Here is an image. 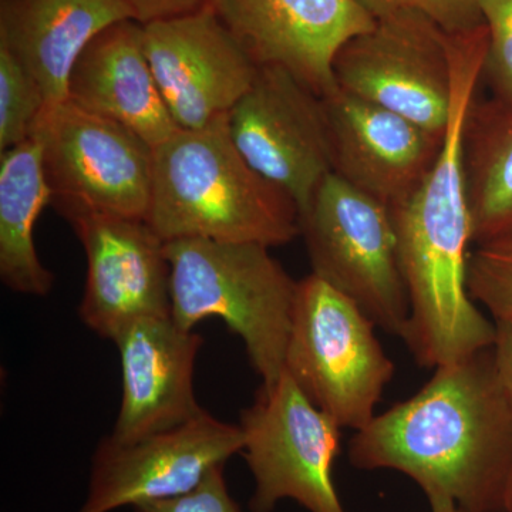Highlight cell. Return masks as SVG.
Returning a JSON list of instances; mask_svg holds the SVG:
<instances>
[{
	"label": "cell",
	"instance_id": "obj_1",
	"mask_svg": "<svg viewBox=\"0 0 512 512\" xmlns=\"http://www.w3.org/2000/svg\"><path fill=\"white\" fill-rule=\"evenodd\" d=\"M359 470L399 471L427 500L463 512H508L512 495V404L493 348L434 369L423 387L355 431Z\"/></svg>",
	"mask_w": 512,
	"mask_h": 512
},
{
	"label": "cell",
	"instance_id": "obj_2",
	"mask_svg": "<svg viewBox=\"0 0 512 512\" xmlns=\"http://www.w3.org/2000/svg\"><path fill=\"white\" fill-rule=\"evenodd\" d=\"M485 45L467 39L451 47L453 109L436 163L393 220L409 322L402 338L417 365L437 367L493 348L495 322L468 292L473 220L464 167V130L483 79Z\"/></svg>",
	"mask_w": 512,
	"mask_h": 512
},
{
	"label": "cell",
	"instance_id": "obj_3",
	"mask_svg": "<svg viewBox=\"0 0 512 512\" xmlns=\"http://www.w3.org/2000/svg\"><path fill=\"white\" fill-rule=\"evenodd\" d=\"M146 221L163 241L202 238L278 247L301 235L295 202L241 156L228 114L154 148Z\"/></svg>",
	"mask_w": 512,
	"mask_h": 512
},
{
	"label": "cell",
	"instance_id": "obj_4",
	"mask_svg": "<svg viewBox=\"0 0 512 512\" xmlns=\"http://www.w3.org/2000/svg\"><path fill=\"white\" fill-rule=\"evenodd\" d=\"M171 268V318L194 330L221 318L244 342L251 366L272 384L285 373L298 281L255 242L185 238L165 242Z\"/></svg>",
	"mask_w": 512,
	"mask_h": 512
},
{
	"label": "cell",
	"instance_id": "obj_5",
	"mask_svg": "<svg viewBox=\"0 0 512 512\" xmlns=\"http://www.w3.org/2000/svg\"><path fill=\"white\" fill-rule=\"evenodd\" d=\"M375 328L352 299L319 276L298 281L285 372L342 429H365L394 376Z\"/></svg>",
	"mask_w": 512,
	"mask_h": 512
},
{
	"label": "cell",
	"instance_id": "obj_6",
	"mask_svg": "<svg viewBox=\"0 0 512 512\" xmlns=\"http://www.w3.org/2000/svg\"><path fill=\"white\" fill-rule=\"evenodd\" d=\"M299 228L312 274L402 339L410 306L392 210L330 173L299 214Z\"/></svg>",
	"mask_w": 512,
	"mask_h": 512
},
{
	"label": "cell",
	"instance_id": "obj_7",
	"mask_svg": "<svg viewBox=\"0 0 512 512\" xmlns=\"http://www.w3.org/2000/svg\"><path fill=\"white\" fill-rule=\"evenodd\" d=\"M33 136L42 144L52 202L67 220L77 215L146 220L154 148L133 130L66 100L45 110Z\"/></svg>",
	"mask_w": 512,
	"mask_h": 512
},
{
	"label": "cell",
	"instance_id": "obj_8",
	"mask_svg": "<svg viewBox=\"0 0 512 512\" xmlns=\"http://www.w3.org/2000/svg\"><path fill=\"white\" fill-rule=\"evenodd\" d=\"M241 454L254 477L252 512H272L293 500L309 512H346L333 483L342 427L284 373L262 384L241 412Z\"/></svg>",
	"mask_w": 512,
	"mask_h": 512
},
{
	"label": "cell",
	"instance_id": "obj_9",
	"mask_svg": "<svg viewBox=\"0 0 512 512\" xmlns=\"http://www.w3.org/2000/svg\"><path fill=\"white\" fill-rule=\"evenodd\" d=\"M336 86L443 136L453 109L450 35L416 13L376 19L340 49Z\"/></svg>",
	"mask_w": 512,
	"mask_h": 512
},
{
	"label": "cell",
	"instance_id": "obj_10",
	"mask_svg": "<svg viewBox=\"0 0 512 512\" xmlns=\"http://www.w3.org/2000/svg\"><path fill=\"white\" fill-rule=\"evenodd\" d=\"M229 134L252 168L285 192L299 214L332 173L322 97L279 66H259L228 114Z\"/></svg>",
	"mask_w": 512,
	"mask_h": 512
},
{
	"label": "cell",
	"instance_id": "obj_11",
	"mask_svg": "<svg viewBox=\"0 0 512 512\" xmlns=\"http://www.w3.org/2000/svg\"><path fill=\"white\" fill-rule=\"evenodd\" d=\"M241 427L202 412L133 441H100L79 512H113L190 493L205 476L241 453Z\"/></svg>",
	"mask_w": 512,
	"mask_h": 512
},
{
	"label": "cell",
	"instance_id": "obj_12",
	"mask_svg": "<svg viewBox=\"0 0 512 512\" xmlns=\"http://www.w3.org/2000/svg\"><path fill=\"white\" fill-rule=\"evenodd\" d=\"M143 29L154 79L180 130L227 116L258 74V64L208 3Z\"/></svg>",
	"mask_w": 512,
	"mask_h": 512
},
{
	"label": "cell",
	"instance_id": "obj_13",
	"mask_svg": "<svg viewBox=\"0 0 512 512\" xmlns=\"http://www.w3.org/2000/svg\"><path fill=\"white\" fill-rule=\"evenodd\" d=\"M258 66H279L318 94L336 89L343 46L376 19L357 0H208Z\"/></svg>",
	"mask_w": 512,
	"mask_h": 512
},
{
	"label": "cell",
	"instance_id": "obj_14",
	"mask_svg": "<svg viewBox=\"0 0 512 512\" xmlns=\"http://www.w3.org/2000/svg\"><path fill=\"white\" fill-rule=\"evenodd\" d=\"M87 258L80 319L114 340L131 323L171 315V268L165 241L140 218H70Z\"/></svg>",
	"mask_w": 512,
	"mask_h": 512
},
{
	"label": "cell",
	"instance_id": "obj_15",
	"mask_svg": "<svg viewBox=\"0 0 512 512\" xmlns=\"http://www.w3.org/2000/svg\"><path fill=\"white\" fill-rule=\"evenodd\" d=\"M332 173L393 210L436 163L443 136L348 92L322 97Z\"/></svg>",
	"mask_w": 512,
	"mask_h": 512
},
{
	"label": "cell",
	"instance_id": "obj_16",
	"mask_svg": "<svg viewBox=\"0 0 512 512\" xmlns=\"http://www.w3.org/2000/svg\"><path fill=\"white\" fill-rule=\"evenodd\" d=\"M119 349L123 394L111 439L133 441L180 426L204 409L194 394L202 342L171 315L144 318L113 340Z\"/></svg>",
	"mask_w": 512,
	"mask_h": 512
},
{
	"label": "cell",
	"instance_id": "obj_17",
	"mask_svg": "<svg viewBox=\"0 0 512 512\" xmlns=\"http://www.w3.org/2000/svg\"><path fill=\"white\" fill-rule=\"evenodd\" d=\"M67 100L123 124L153 148L180 130L148 62L143 25L134 19L114 23L87 45L70 73Z\"/></svg>",
	"mask_w": 512,
	"mask_h": 512
},
{
	"label": "cell",
	"instance_id": "obj_18",
	"mask_svg": "<svg viewBox=\"0 0 512 512\" xmlns=\"http://www.w3.org/2000/svg\"><path fill=\"white\" fill-rule=\"evenodd\" d=\"M134 19L123 0H0V46L36 80L47 109L67 100L74 64L104 29Z\"/></svg>",
	"mask_w": 512,
	"mask_h": 512
},
{
	"label": "cell",
	"instance_id": "obj_19",
	"mask_svg": "<svg viewBox=\"0 0 512 512\" xmlns=\"http://www.w3.org/2000/svg\"><path fill=\"white\" fill-rule=\"evenodd\" d=\"M52 200L39 138L0 154V278L12 291L46 296L55 285L33 241L37 218Z\"/></svg>",
	"mask_w": 512,
	"mask_h": 512
},
{
	"label": "cell",
	"instance_id": "obj_20",
	"mask_svg": "<svg viewBox=\"0 0 512 512\" xmlns=\"http://www.w3.org/2000/svg\"><path fill=\"white\" fill-rule=\"evenodd\" d=\"M474 244L512 235V107L474 101L464 130Z\"/></svg>",
	"mask_w": 512,
	"mask_h": 512
},
{
	"label": "cell",
	"instance_id": "obj_21",
	"mask_svg": "<svg viewBox=\"0 0 512 512\" xmlns=\"http://www.w3.org/2000/svg\"><path fill=\"white\" fill-rule=\"evenodd\" d=\"M46 109L39 84L5 46H0V151L29 140Z\"/></svg>",
	"mask_w": 512,
	"mask_h": 512
},
{
	"label": "cell",
	"instance_id": "obj_22",
	"mask_svg": "<svg viewBox=\"0 0 512 512\" xmlns=\"http://www.w3.org/2000/svg\"><path fill=\"white\" fill-rule=\"evenodd\" d=\"M467 285L494 322L512 320V235L477 245L468 259Z\"/></svg>",
	"mask_w": 512,
	"mask_h": 512
},
{
	"label": "cell",
	"instance_id": "obj_23",
	"mask_svg": "<svg viewBox=\"0 0 512 512\" xmlns=\"http://www.w3.org/2000/svg\"><path fill=\"white\" fill-rule=\"evenodd\" d=\"M477 2L488 37L483 79L494 100L512 107V0Z\"/></svg>",
	"mask_w": 512,
	"mask_h": 512
},
{
	"label": "cell",
	"instance_id": "obj_24",
	"mask_svg": "<svg viewBox=\"0 0 512 512\" xmlns=\"http://www.w3.org/2000/svg\"><path fill=\"white\" fill-rule=\"evenodd\" d=\"M375 19L416 13L450 36L467 35L483 28L477 0H357Z\"/></svg>",
	"mask_w": 512,
	"mask_h": 512
},
{
	"label": "cell",
	"instance_id": "obj_25",
	"mask_svg": "<svg viewBox=\"0 0 512 512\" xmlns=\"http://www.w3.org/2000/svg\"><path fill=\"white\" fill-rule=\"evenodd\" d=\"M224 467L212 468L194 490L180 497L151 501L133 507L134 512H241L229 495Z\"/></svg>",
	"mask_w": 512,
	"mask_h": 512
},
{
	"label": "cell",
	"instance_id": "obj_26",
	"mask_svg": "<svg viewBox=\"0 0 512 512\" xmlns=\"http://www.w3.org/2000/svg\"><path fill=\"white\" fill-rule=\"evenodd\" d=\"M141 25L184 15L207 5L208 0H123Z\"/></svg>",
	"mask_w": 512,
	"mask_h": 512
},
{
	"label": "cell",
	"instance_id": "obj_27",
	"mask_svg": "<svg viewBox=\"0 0 512 512\" xmlns=\"http://www.w3.org/2000/svg\"><path fill=\"white\" fill-rule=\"evenodd\" d=\"M493 352L498 376L512 404V320L495 322Z\"/></svg>",
	"mask_w": 512,
	"mask_h": 512
},
{
	"label": "cell",
	"instance_id": "obj_28",
	"mask_svg": "<svg viewBox=\"0 0 512 512\" xmlns=\"http://www.w3.org/2000/svg\"><path fill=\"white\" fill-rule=\"evenodd\" d=\"M431 512H463L453 500L447 497L429 498Z\"/></svg>",
	"mask_w": 512,
	"mask_h": 512
},
{
	"label": "cell",
	"instance_id": "obj_29",
	"mask_svg": "<svg viewBox=\"0 0 512 512\" xmlns=\"http://www.w3.org/2000/svg\"><path fill=\"white\" fill-rule=\"evenodd\" d=\"M508 512H512V495H511V503H510V508H508Z\"/></svg>",
	"mask_w": 512,
	"mask_h": 512
}]
</instances>
